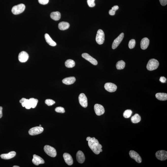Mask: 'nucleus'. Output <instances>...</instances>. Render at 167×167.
I'll list each match as a JSON object with an SVG mask.
<instances>
[{
    "label": "nucleus",
    "mask_w": 167,
    "mask_h": 167,
    "mask_svg": "<svg viewBox=\"0 0 167 167\" xmlns=\"http://www.w3.org/2000/svg\"><path fill=\"white\" fill-rule=\"evenodd\" d=\"M125 66V62L122 60L119 61L116 64V67L118 70H121V69H124Z\"/></svg>",
    "instance_id": "nucleus-27"
},
{
    "label": "nucleus",
    "mask_w": 167,
    "mask_h": 167,
    "mask_svg": "<svg viewBox=\"0 0 167 167\" xmlns=\"http://www.w3.org/2000/svg\"><path fill=\"white\" fill-rule=\"evenodd\" d=\"M155 156L160 160L165 161L167 159V152L163 150L158 151L156 153Z\"/></svg>",
    "instance_id": "nucleus-7"
},
{
    "label": "nucleus",
    "mask_w": 167,
    "mask_h": 167,
    "mask_svg": "<svg viewBox=\"0 0 167 167\" xmlns=\"http://www.w3.org/2000/svg\"><path fill=\"white\" fill-rule=\"evenodd\" d=\"M160 3L161 5L165 6L167 4V0H159Z\"/></svg>",
    "instance_id": "nucleus-35"
},
{
    "label": "nucleus",
    "mask_w": 167,
    "mask_h": 167,
    "mask_svg": "<svg viewBox=\"0 0 167 167\" xmlns=\"http://www.w3.org/2000/svg\"><path fill=\"white\" fill-rule=\"evenodd\" d=\"M96 41L99 45H102L105 41V34L102 30L99 29L97 31L96 38Z\"/></svg>",
    "instance_id": "nucleus-5"
},
{
    "label": "nucleus",
    "mask_w": 167,
    "mask_h": 167,
    "mask_svg": "<svg viewBox=\"0 0 167 167\" xmlns=\"http://www.w3.org/2000/svg\"><path fill=\"white\" fill-rule=\"evenodd\" d=\"M141 120V117L139 114H136L131 117V121L134 124H137L140 122Z\"/></svg>",
    "instance_id": "nucleus-25"
},
{
    "label": "nucleus",
    "mask_w": 167,
    "mask_h": 167,
    "mask_svg": "<svg viewBox=\"0 0 167 167\" xmlns=\"http://www.w3.org/2000/svg\"><path fill=\"white\" fill-rule=\"evenodd\" d=\"M105 88L110 92H114L116 90L117 86L114 84L111 83H107L104 85Z\"/></svg>",
    "instance_id": "nucleus-12"
},
{
    "label": "nucleus",
    "mask_w": 167,
    "mask_h": 167,
    "mask_svg": "<svg viewBox=\"0 0 167 167\" xmlns=\"http://www.w3.org/2000/svg\"><path fill=\"white\" fill-rule=\"evenodd\" d=\"M76 159L77 162L80 163H82L84 162L85 157L84 154L81 151H78L76 154Z\"/></svg>",
    "instance_id": "nucleus-16"
},
{
    "label": "nucleus",
    "mask_w": 167,
    "mask_h": 167,
    "mask_svg": "<svg viewBox=\"0 0 167 167\" xmlns=\"http://www.w3.org/2000/svg\"><path fill=\"white\" fill-rule=\"evenodd\" d=\"M29 56L26 52L23 51L19 53L18 56V59L22 63H25L28 60Z\"/></svg>",
    "instance_id": "nucleus-14"
},
{
    "label": "nucleus",
    "mask_w": 167,
    "mask_h": 167,
    "mask_svg": "<svg viewBox=\"0 0 167 167\" xmlns=\"http://www.w3.org/2000/svg\"><path fill=\"white\" fill-rule=\"evenodd\" d=\"M70 25L69 23L66 22H61L59 23L58 28L60 30H64L67 29L69 27Z\"/></svg>",
    "instance_id": "nucleus-22"
},
{
    "label": "nucleus",
    "mask_w": 167,
    "mask_h": 167,
    "mask_svg": "<svg viewBox=\"0 0 167 167\" xmlns=\"http://www.w3.org/2000/svg\"><path fill=\"white\" fill-rule=\"evenodd\" d=\"M155 96L160 101H166L167 100V94L166 93H157Z\"/></svg>",
    "instance_id": "nucleus-23"
},
{
    "label": "nucleus",
    "mask_w": 167,
    "mask_h": 167,
    "mask_svg": "<svg viewBox=\"0 0 167 167\" xmlns=\"http://www.w3.org/2000/svg\"><path fill=\"white\" fill-rule=\"evenodd\" d=\"M132 113V111L131 110H127L124 111V114H123V116L125 118H129L131 117Z\"/></svg>",
    "instance_id": "nucleus-29"
},
{
    "label": "nucleus",
    "mask_w": 167,
    "mask_h": 167,
    "mask_svg": "<svg viewBox=\"0 0 167 167\" xmlns=\"http://www.w3.org/2000/svg\"><path fill=\"white\" fill-rule=\"evenodd\" d=\"M124 33H122L118 37L116 38L113 42L112 44V48L115 49L117 47L120 45V43L122 41L124 38Z\"/></svg>",
    "instance_id": "nucleus-11"
},
{
    "label": "nucleus",
    "mask_w": 167,
    "mask_h": 167,
    "mask_svg": "<svg viewBox=\"0 0 167 167\" xmlns=\"http://www.w3.org/2000/svg\"><path fill=\"white\" fill-rule=\"evenodd\" d=\"M75 78L74 76H72L66 78L62 80V82L65 84L70 85L73 84L76 81Z\"/></svg>",
    "instance_id": "nucleus-20"
},
{
    "label": "nucleus",
    "mask_w": 167,
    "mask_h": 167,
    "mask_svg": "<svg viewBox=\"0 0 167 167\" xmlns=\"http://www.w3.org/2000/svg\"><path fill=\"white\" fill-rule=\"evenodd\" d=\"M79 103L82 107L86 108L88 106V100L87 97L83 93H81L79 96Z\"/></svg>",
    "instance_id": "nucleus-8"
},
{
    "label": "nucleus",
    "mask_w": 167,
    "mask_h": 167,
    "mask_svg": "<svg viewBox=\"0 0 167 167\" xmlns=\"http://www.w3.org/2000/svg\"><path fill=\"white\" fill-rule=\"evenodd\" d=\"M39 4L42 5H46L49 2V0H38Z\"/></svg>",
    "instance_id": "nucleus-34"
},
{
    "label": "nucleus",
    "mask_w": 167,
    "mask_h": 167,
    "mask_svg": "<svg viewBox=\"0 0 167 167\" xmlns=\"http://www.w3.org/2000/svg\"><path fill=\"white\" fill-rule=\"evenodd\" d=\"M130 156L132 159L135 160L136 162L141 163L142 162V160L139 154L133 151H131L129 152Z\"/></svg>",
    "instance_id": "nucleus-10"
},
{
    "label": "nucleus",
    "mask_w": 167,
    "mask_h": 167,
    "mask_svg": "<svg viewBox=\"0 0 167 167\" xmlns=\"http://www.w3.org/2000/svg\"><path fill=\"white\" fill-rule=\"evenodd\" d=\"M65 65L66 67L68 68H72L75 65V63L74 60L72 59H68L65 62Z\"/></svg>",
    "instance_id": "nucleus-26"
},
{
    "label": "nucleus",
    "mask_w": 167,
    "mask_h": 167,
    "mask_svg": "<svg viewBox=\"0 0 167 167\" xmlns=\"http://www.w3.org/2000/svg\"><path fill=\"white\" fill-rule=\"evenodd\" d=\"M116 11L113 10L112 9H111L110 10V11H109V14L110 15H114L115 14Z\"/></svg>",
    "instance_id": "nucleus-37"
},
{
    "label": "nucleus",
    "mask_w": 167,
    "mask_h": 167,
    "mask_svg": "<svg viewBox=\"0 0 167 167\" xmlns=\"http://www.w3.org/2000/svg\"><path fill=\"white\" fill-rule=\"evenodd\" d=\"M119 7L117 5L114 6H113L112 8V9L114 11H116L117 10H118L119 9Z\"/></svg>",
    "instance_id": "nucleus-38"
},
{
    "label": "nucleus",
    "mask_w": 167,
    "mask_h": 167,
    "mask_svg": "<svg viewBox=\"0 0 167 167\" xmlns=\"http://www.w3.org/2000/svg\"><path fill=\"white\" fill-rule=\"evenodd\" d=\"M25 8V6L24 4H20L13 7L12 9V12L14 14H20L22 13L24 11Z\"/></svg>",
    "instance_id": "nucleus-3"
},
{
    "label": "nucleus",
    "mask_w": 167,
    "mask_h": 167,
    "mask_svg": "<svg viewBox=\"0 0 167 167\" xmlns=\"http://www.w3.org/2000/svg\"><path fill=\"white\" fill-rule=\"evenodd\" d=\"M45 103L48 106H51L55 104V102L51 99H47L45 100Z\"/></svg>",
    "instance_id": "nucleus-31"
},
{
    "label": "nucleus",
    "mask_w": 167,
    "mask_h": 167,
    "mask_svg": "<svg viewBox=\"0 0 167 167\" xmlns=\"http://www.w3.org/2000/svg\"><path fill=\"white\" fill-rule=\"evenodd\" d=\"M160 81L162 83H165L166 82V79L164 76H161L160 78Z\"/></svg>",
    "instance_id": "nucleus-36"
},
{
    "label": "nucleus",
    "mask_w": 167,
    "mask_h": 167,
    "mask_svg": "<svg viewBox=\"0 0 167 167\" xmlns=\"http://www.w3.org/2000/svg\"><path fill=\"white\" fill-rule=\"evenodd\" d=\"M86 140L88 141L89 146L93 152L96 155H98L100 152H102L103 150L102 148V146L99 144L98 140L93 137H87Z\"/></svg>",
    "instance_id": "nucleus-1"
},
{
    "label": "nucleus",
    "mask_w": 167,
    "mask_h": 167,
    "mask_svg": "<svg viewBox=\"0 0 167 167\" xmlns=\"http://www.w3.org/2000/svg\"><path fill=\"white\" fill-rule=\"evenodd\" d=\"M43 128L41 127H36L31 128L29 130V133L30 135H36L41 133L43 131Z\"/></svg>",
    "instance_id": "nucleus-6"
},
{
    "label": "nucleus",
    "mask_w": 167,
    "mask_h": 167,
    "mask_svg": "<svg viewBox=\"0 0 167 167\" xmlns=\"http://www.w3.org/2000/svg\"><path fill=\"white\" fill-rule=\"evenodd\" d=\"M2 107H0V119L2 118L3 116L2 114Z\"/></svg>",
    "instance_id": "nucleus-39"
},
{
    "label": "nucleus",
    "mask_w": 167,
    "mask_h": 167,
    "mask_svg": "<svg viewBox=\"0 0 167 167\" xmlns=\"http://www.w3.org/2000/svg\"><path fill=\"white\" fill-rule=\"evenodd\" d=\"M29 101L31 107V108H34L36 107L38 102V100L37 99L34 98H30L29 99Z\"/></svg>",
    "instance_id": "nucleus-28"
},
{
    "label": "nucleus",
    "mask_w": 167,
    "mask_h": 167,
    "mask_svg": "<svg viewBox=\"0 0 167 167\" xmlns=\"http://www.w3.org/2000/svg\"><path fill=\"white\" fill-rule=\"evenodd\" d=\"M41 126H42L41 125H39V126H41Z\"/></svg>",
    "instance_id": "nucleus-41"
},
{
    "label": "nucleus",
    "mask_w": 167,
    "mask_h": 167,
    "mask_svg": "<svg viewBox=\"0 0 167 167\" xmlns=\"http://www.w3.org/2000/svg\"><path fill=\"white\" fill-rule=\"evenodd\" d=\"M45 38L46 41L48 44L50 46H56L57 44L56 42L54 41L51 38L49 35L47 34H46L45 35Z\"/></svg>",
    "instance_id": "nucleus-21"
},
{
    "label": "nucleus",
    "mask_w": 167,
    "mask_h": 167,
    "mask_svg": "<svg viewBox=\"0 0 167 167\" xmlns=\"http://www.w3.org/2000/svg\"><path fill=\"white\" fill-rule=\"evenodd\" d=\"M159 66V63L156 59H150L147 65V69L150 71L155 70Z\"/></svg>",
    "instance_id": "nucleus-2"
},
{
    "label": "nucleus",
    "mask_w": 167,
    "mask_h": 167,
    "mask_svg": "<svg viewBox=\"0 0 167 167\" xmlns=\"http://www.w3.org/2000/svg\"><path fill=\"white\" fill-rule=\"evenodd\" d=\"M16 154V152L15 151H11L8 154H2L1 155V157L3 159H9L14 158Z\"/></svg>",
    "instance_id": "nucleus-18"
},
{
    "label": "nucleus",
    "mask_w": 167,
    "mask_h": 167,
    "mask_svg": "<svg viewBox=\"0 0 167 167\" xmlns=\"http://www.w3.org/2000/svg\"><path fill=\"white\" fill-rule=\"evenodd\" d=\"M82 56L84 58L88 61L90 63H91L92 64L94 65H96L97 64V63H98V62H97V60L95 59L94 58L90 56L88 54L86 53H83L82 55Z\"/></svg>",
    "instance_id": "nucleus-13"
},
{
    "label": "nucleus",
    "mask_w": 167,
    "mask_h": 167,
    "mask_svg": "<svg viewBox=\"0 0 167 167\" xmlns=\"http://www.w3.org/2000/svg\"><path fill=\"white\" fill-rule=\"evenodd\" d=\"M50 16L52 19L55 21H58L61 18V14L59 12H53L51 14Z\"/></svg>",
    "instance_id": "nucleus-24"
},
{
    "label": "nucleus",
    "mask_w": 167,
    "mask_h": 167,
    "mask_svg": "<svg viewBox=\"0 0 167 167\" xmlns=\"http://www.w3.org/2000/svg\"><path fill=\"white\" fill-rule=\"evenodd\" d=\"M13 167H19V166H17V165H14V166H13Z\"/></svg>",
    "instance_id": "nucleus-40"
},
{
    "label": "nucleus",
    "mask_w": 167,
    "mask_h": 167,
    "mask_svg": "<svg viewBox=\"0 0 167 167\" xmlns=\"http://www.w3.org/2000/svg\"><path fill=\"white\" fill-rule=\"evenodd\" d=\"M65 162L68 165H72L73 163V160L71 156L67 153H64L63 155Z\"/></svg>",
    "instance_id": "nucleus-17"
},
{
    "label": "nucleus",
    "mask_w": 167,
    "mask_h": 167,
    "mask_svg": "<svg viewBox=\"0 0 167 167\" xmlns=\"http://www.w3.org/2000/svg\"><path fill=\"white\" fill-rule=\"evenodd\" d=\"M55 111L57 112L63 113H65V111L64 108L62 107H58L55 109Z\"/></svg>",
    "instance_id": "nucleus-32"
},
{
    "label": "nucleus",
    "mask_w": 167,
    "mask_h": 167,
    "mask_svg": "<svg viewBox=\"0 0 167 167\" xmlns=\"http://www.w3.org/2000/svg\"><path fill=\"white\" fill-rule=\"evenodd\" d=\"M44 149L46 154L52 157H55L57 155L56 149L48 145H45Z\"/></svg>",
    "instance_id": "nucleus-4"
},
{
    "label": "nucleus",
    "mask_w": 167,
    "mask_h": 167,
    "mask_svg": "<svg viewBox=\"0 0 167 167\" xmlns=\"http://www.w3.org/2000/svg\"><path fill=\"white\" fill-rule=\"evenodd\" d=\"M136 41L135 39H132L128 43V47L130 49L133 48L136 45Z\"/></svg>",
    "instance_id": "nucleus-30"
},
{
    "label": "nucleus",
    "mask_w": 167,
    "mask_h": 167,
    "mask_svg": "<svg viewBox=\"0 0 167 167\" xmlns=\"http://www.w3.org/2000/svg\"><path fill=\"white\" fill-rule=\"evenodd\" d=\"M95 0H87L88 5L90 7H93L95 6V4L94 1Z\"/></svg>",
    "instance_id": "nucleus-33"
},
{
    "label": "nucleus",
    "mask_w": 167,
    "mask_h": 167,
    "mask_svg": "<svg viewBox=\"0 0 167 167\" xmlns=\"http://www.w3.org/2000/svg\"><path fill=\"white\" fill-rule=\"evenodd\" d=\"M32 162L35 165H39L40 164H43L45 163L44 160L41 157L36 155H33Z\"/></svg>",
    "instance_id": "nucleus-15"
},
{
    "label": "nucleus",
    "mask_w": 167,
    "mask_h": 167,
    "mask_svg": "<svg viewBox=\"0 0 167 167\" xmlns=\"http://www.w3.org/2000/svg\"><path fill=\"white\" fill-rule=\"evenodd\" d=\"M94 110L96 115L100 116L104 114L105 110L104 107L101 105L96 104L94 106Z\"/></svg>",
    "instance_id": "nucleus-9"
},
{
    "label": "nucleus",
    "mask_w": 167,
    "mask_h": 167,
    "mask_svg": "<svg viewBox=\"0 0 167 167\" xmlns=\"http://www.w3.org/2000/svg\"><path fill=\"white\" fill-rule=\"evenodd\" d=\"M149 40L148 38H144L141 41V47L142 49H145L148 48L149 45Z\"/></svg>",
    "instance_id": "nucleus-19"
}]
</instances>
